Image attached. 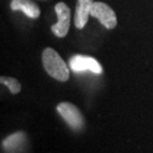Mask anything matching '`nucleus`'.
<instances>
[{"mask_svg":"<svg viewBox=\"0 0 153 153\" xmlns=\"http://www.w3.org/2000/svg\"><path fill=\"white\" fill-rule=\"evenodd\" d=\"M90 15L93 18H97L108 30H114L117 26V16L115 10L104 2L94 1L90 10Z\"/></svg>","mask_w":153,"mask_h":153,"instance_id":"nucleus-2","label":"nucleus"},{"mask_svg":"<svg viewBox=\"0 0 153 153\" xmlns=\"http://www.w3.org/2000/svg\"><path fill=\"white\" fill-rule=\"evenodd\" d=\"M57 111L66 121V124L74 131H79L84 127V117L82 112L73 103L61 102L58 104Z\"/></svg>","mask_w":153,"mask_h":153,"instance_id":"nucleus-3","label":"nucleus"},{"mask_svg":"<svg viewBox=\"0 0 153 153\" xmlns=\"http://www.w3.org/2000/svg\"><path fill=\"white\" fill-rule=\"evenodd\" d=\"M69 67L75 73H83V71H91L93 74L100 75L102 74L103 68L100 65L97 59L88 56L74 55L69 59Z\"/></svg>","mask_w":153,"mask_h":153,"instance_id":"nucleus-5","label":"nucleus"},{"mask_svg":"<svg viewBox=\"0 0 153 153\" xmlns=\"http://www.w3.org/2000/svg\"><path fill=\"white\" fill-rule=\"evenodd\" d=\"M42 62L45 71L59 82H66L69 78V69L59 53L52 48H45L42 52Z\"/></svg>","mask_w":153,"mask_h":153,"instance_id":"nucleus-1","label":"nucleus"},{"mask_svg":"<svg viewBox=\"0 0 153 153\" xmlns=\"http://www.w3.org/2000/svg\"><path fill=\"white\" fill-rule=\"evenodd\" d=\"M0 82H1V84H4V85H6L7 88H9V91L13 94H17V93L21 92V90H22V85H21V83L18 82L16 78L1 76L0 77Z\"/></svg>","mask_w":153,"mask_h":153,"instance_id":"nucleus-9","label":"nucleus"},{"mask_svg":"<svg viewBox=\"0 0 153 153\" xmlns=\"http://www.w3.org/2000/svg\"><path fill=\"white\" fill-rule=\"evenodd\" d=\"M94 0H77L76 5V11H75V26L78 30L84 28V26L86 25V23L88 21L90 15V10L92 7Z\"/></svg>","mask_w":153,"mask_h":153,"instance_id":"nucleus-7","label":"nucleus"},{"mask_svg":"<svg viewBox=\"0 0 153 153\" xmlns=\"http://www.w3.org/2000/svg\"><path fill=\"white\" fill-rule=\"evenodd\" d=\"M55 11L57 14L58 22L51 26V32L57 38H65L68 34L71 26V9L65 2H58L55 6Z\"/></svg>","mask_w":153,"mask_h":153,"instance_id":"nucleus-4","label":"nucleus"},{"mask_svg":"<svg viewBox=\"0 0 153 153\" xmlns=\"http://www.w3.org/2000/svg\"><path fill=\"white\" fill-rule=\"evenodd\" d=\"M26 136L22 131L14 133L2 141V146L8 152H17L24 146Z\"/></svg>","mask_w":153,"mask_h":153,"instance_id":"nucleus-8","label":"nucleus"},{"mask_svg":"<svg viewBox=\"0 0 153 153\" xmlns=\"http://www.w3.org/2000/svg\"><path fill=\"white\" fill-rule=\"evenodd\" d=\"M10 9L13 11H22L32 19H36L41 15L40 7L32 0H11Z\"/></svg>","mask_w":153,"mask_h":153,"instance_id":"nucleus-6","label":"nucleus"}]
</instances>
